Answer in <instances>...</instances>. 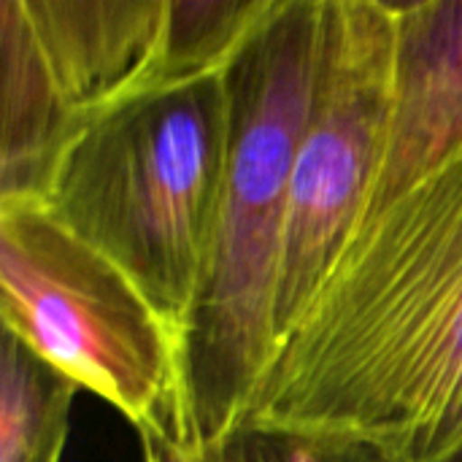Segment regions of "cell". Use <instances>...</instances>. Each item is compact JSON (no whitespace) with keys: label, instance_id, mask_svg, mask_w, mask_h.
Masks as SVG:
<instances>
[{"label":"cell","instance_id":"1","mask_svg":"<svg viewBox=\"0 0 462 462\" xmlns=\"http://www.w3.org/2000/svg\"><path fill=\"white\" fill-rule=\"evenodd\" d=\"M241 422L462 452V146L363 222L273 344Z\"/></svg>","mask_w":462,"mask_h":462},{"label":"cell","instance_id":"2","mask_svg":"<svg viewBox=\"0 0 462 462\" xmlns=\"http://www.w3.org/2000/svg\"><path fill=\"white\" fill-rule=\"evenodd\" d=\"M325 0H273L227 68L230 154L214 246L181 338L187 444L230 436L276 344V292L298 138Z\"/></svg>","mask_w":462,"mask_h":462},{"label":"cell","instance_id":"3","mask_svg":"<svg viewBox=\"0 0 462 462\" xmlns=\"http://www.w3.org/2000/svg\"><path fill=\"white\" fill-rule=\"evenodd\" d=\"M225 73L138 95L92 119L43 195L70 233L141 287L179 341L206 279L225 189Z\"/></svg>","mask_w":462,"mask_h":462},{"label":"cell","instance_id":"4","mask_svg":"<svg viewBox=\"0 0 462 462\" xmlns=\"http://www.w3.org/2000/svg\"><path fill=\"white\" fill-rule=\"evenodd\" d=\"M0 319L135 430L157 428L187 444L179 336L43 200L0 203Z\"/></svg>","mask_w":462,"mask_h":462},{"label":"cell","instance_id":"5","mask_svg":"<svg viewBox=\"0 0 462 462\" xmlns=\"http://www.w3.org/2000/svg\"><path fill=\"white\" fill-rule=\"evenodd\" d=\"M393 0H325L322 51L298 138L276 292V341L357 230L382 168L395 81Z\"/></svg>","mask_w":462,"mask_h":462},{"label":"cell","instance_id":"6","mask_svg":"<svg viewBox=\"0 0 462 462\" xmlns=\"http://www.w3.org/2000/svg\"><path fill=\"white\" fill-rule=\"evenodd\" d=\"M81 133L138 95L225 73L273 0H22Z\"/></svg>","mask_w":462,"mask_h":462},{"label":"cell","instance_id":"7","mask_svg":"<svg viewBox=\"0 0 462 462\" xmlns=\"http://www.w3.org/2000/svg\"><path fill=\"white\" fill-rule=\"evenodd\" d=\"M393 5L398 35L390 133L360 225L462 146V0Z\"/></svg>","mask_w":462,"mask_h":462},{"label":"cell","instance_id":"8","mask_svg":"<svg viewBox=\"0 0 462 462\" xmlns=\"http://www.w3.org/2000/svg\"><path fill=\"white\" fill-rule=\"evenodd\" d=\"M76 135L22 0H0V203L43 200Z\"/></svg>","mask_w":462,"mask_h":462},{"label":"cell","instance_id":"9","mask_svg":"<svg viewBox=\"0 0 462 462\" xmlns=\"http://www.w3.org/2000/svg\"><path fill=\"white\" fill-rule=\"evenodd\" d=\"M81 384L3 328L0 462H62Z\"/></svg>","mask_w":462,"mask_h":462},{"label":"cell","instance_id":"10","mask_svg":"<svg viewBox=\"0 0 462 462\" xmlns=\"http://www.w3.org/2000/svg\"><path fill=\"white\" fill-rule=\"evenodd\" d=\"M203 455L208 462H406L368 439L252 422H241Z\"/></svg>","mask_w":462,"mask_h":462},{"label":"cell","instance_id":"11","mask_svg":"<svg viewBox=\"0 0 462 462\" xmlns=\"http://www.w3.org/2000/svg\"><path fill=\"white\" fill-rule=\"evenodd\" d=\"M138 439H141V460L143 462H208L203 449L181 444L165 430L143 428L138 430Z\"/></svg>","mask_w":462,"mask_h":462},{"label":"cell","instance_id":"12","mask_svg":"<svg viewBox=\"0 0 462 462\" xmlns=\"http://www.w3.org/2000/svg\"><path fill=\"white\" fill-rule=\"evenodd\" d=\"M452 462H462V452H460V455H457V457H455V460H452Z\"/></svg>","mask_w":462,"mask_h":462}]
</instances>
